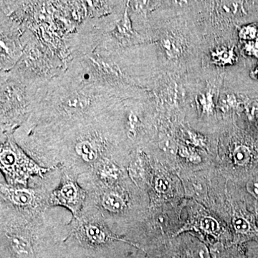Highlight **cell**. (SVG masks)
<instances>
[{
	"label": "cell",
	"mask_w": 258,
	"mask_h": 258,
	"mask_svg": "<svg viewBox=\"0 0 258 258\" xmlns=\"http://www.w3.org/2000/svg\"><path fill=\"white\" fill-rule=\"evenodd\" d=\"M154 189L157 193L166 194L169 191V182L167 180L163 177L156 178L155 181H154Z\"/></svg>",
	"instance_id": "obj_14"
},
{
	"label": "cell",
	"mask_w": 258,
	"mask_h": 258,
	"mask_svg": "<svg viewBox=\"0 0 258 258\" xmlns=\"http://www.w3.org/2000/svg\"><path fill=\"white\" fill-rule=\"evenodd\" d=\"M241 55L243 57H253L258 59V41L240 42Z\"/></svg>",
	"instance_id": "obj_12"
},
{
	"label": "cell",
	"mask_w": 258,
	"mask_h": 258,
	"mask_svg": "<svg viewBox=\"0 0 258 258\" xmlns=\"http://www.w3.org/2000/svg\"><path fill=\"white\" fill-rule=\"evenodd\" d=\"M60 169L55 168L44 179H32L28 187L10 186L1 176L0 203H7L26 211H47L50 209L49 200L51 193L60 182Z\"/></svg>",
	"instance_id": "obj_4"
},
{
	"label": "cell",
	"mask_w": 258,
	"mask_h": 258,
	"mask_svg": "<svg viewBox=\"0 0 258 258\" xmlns=\"http://www.w3.org/2000/svg\"><path fill=\"white\" fill-rule=\"evenodd\" d=\"M55 258H108L76 244L62 242ZM126 258V257H125Z\"/></svg>",
	"instance_id": "obj_9"
},
{
	"label": "cell",
	"mask_w": 258,
	"mask_h": 258,
	"mask_svg": "<svg viewBox=\"0 0 258 258\" xmlns=\"http://www.w3.org/2000/svg\"><path fill=\"white\" fill-rule=\"evenodd\" d=\"M235 45L231 47L225 46L215 47L211 52V63L216 66H225L232 64L237 61V57L234 53Z\"/></svg>",
	"instance_id": "obj_10"
},
{
	"label": "cell",
	"mask_w": 258,
	"mask_h": 258,
	"mask_svg": "<svg viewBox=\"0 0 258 258\" xmlns=\"http://www.w3.org/2000/svg\"><path fill=\"white\" fill-rule=\"evenodd\" d=\"M0 203V258H55L69 222Z\"/></svg>",
	"instance_id": "obj_1"
},
{
	"label": "cell",
	"mask_w": 258,
	"mask_h": 258,
	"mask_svg": "<svg viewBox=\"0 0 258 258\" xmlns=\"http://www.w3.org/2000/svg\"><path fill=\"white\" fill-rule=\"evenodd\" d=\"M200 227L205 232L210 234H216L220 230L218 223L215 219L212 217H206L203 218L200 222Z\"/></svg>",
	"instance_id": "obj_13"
},
{
	"label": "cell",
	"mask_w": 258,
	"mask_h": 258,
	"mask_svg": "<svg viewBox=\"0 0 258 258\" xmlns=\"http://www.w3.org/2000/svg\"><path fill=\"white\" fill-rule=\"evenodd\" d=\"M60 171V182L51 193L49 206L64 209L77 219L87 203L88 192L79 184V176L66 169Z\"/></svg>",
	"instance_id": "obj_6"
},
{
	"label": "cell",
	"mask_w": 258,
	"mask_h": 258,
	"mask_svg": "<svg viewBox=\"0 0 258 258\" xmlns=\"http://www.w3.org/2000/svg\"><path fill=\"white\" fill-rule=\"evenodd\" d=\"M250 77L252 78V79L256 80V81H258V62L257 66L251 71Z\"/></svg>",
	"instance_id": "obj_15"
},
{
	"label": "cell",
	"mask_w": 258,
	"mask_h": 258,
	"mask_svg": "<svg viewBox=\"0 0 258 258\" xmlns=\"http://www.w3.org/2000/svg\"><path fill=\"white\" fill-rule=\"evenodd\" d=\"M218 88L216 84L208 83L205 92L200 93L196 96V103L199 111L203 114H211L215 113L216 108V94H218Z\"/></svg>",
	"instance_id": "obj_8"
},
{
	"label": "cell",
	"mask_w": 258,
	"mask_h": 258,
	"mask_svg": "<svg viewBox=\"0 0 258 258\" xmlns=\"http://www.w3.org/2000/svg\"><path fill=\"white\" fill-rule=\"evenodd\" d=\"M0 163L1 176L5 182L19 187H28L32 179H44L55 169L45 167L29 157L9 135L2 143Z\"/></svg>",
	"instance_id": "obj_5"
},
{
	"label": "cell",
	"mask_w": 258,
	"mask_h": 258,
	"mask_svg": "<svg viewBox=\"0 0 258 258\" xmlns=\"http://www.w3.org/2000/svg\"><path fill=\"white\" fill-rule=\"evenodd\" d=\"M186 34L181 32V29L176 28L175 30L169 32L161 40V45L165 50L166 56L169 60L181 62L186 57L188 53L192 55L191 51L194 47H190Z\"/></svg>",
	"instance_id": "obj_7"
},
{
	"label": "cell",
	"mask_w": 258,
	"mask_h": 258,
	"mask_svg": "<svg viewBox=\"0 0 258 258\" xmlns=\"http://www.w3.org/2000/svg\"><path fill=\"white\" fill-rule=\"evenodd\" d=\"M64 242L76 244L108 258H125L124 244L139 247L126 237L117 235L105 223L101 215L86 205L77 219H71Z\"/></svg>",
	"instance_id": "obj_3"
},
{
	"label": "cell",
	"mask_w": 258,
	"mask_h": 258,
	"mask_svg": "<svg viewBox=\"0 0 258 258\" xmlns=\"http://www.w3.org/2000/svg\"><path fill=\"white\" fill-rule=\"evenodd\" d=\"M126 173L118 177H100L92 174H81L79 184L88 192L86 205L94 209L105 223L117 235L124 236L132 218L133 191ZM125 237V236H124Z\"/></svg>",
	"instance_id": "obj_2"
},
{
	"label": "cell",
	"mask_w": 258,
	"mask_h": 258,
	"mask_svg": "<svg viewBox=\"0 0 258 258\" xmlns=\"http://www.w3.org/2000/svg\"><path fill=\"white\" fill-rule=\"evenodd\" d=\"M238 30L239 42L258 41V23H252L243 27H235Z\"/></svg>",
	"instance_id": "obj_11"
}]
</instances>
